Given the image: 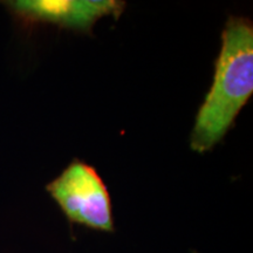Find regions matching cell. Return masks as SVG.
Instances as JSON below:
<instances>
[{"mask_svg": "<svg viewBox=\"0 0 253 253\" xmlns=\"http://www.w3.org/2000/svg\"><path fill=\"white\" fill-rule=\"evenodd\" d=\"M46 189L71 224L102 232L115 231L109 191L94 167L73 161Z\"/></svg>", "mask_w": 253, "mask_h": 253, "instance_id": "7a4b0ae2", "label": "cell"}, {"mask_svg": "<svg viewBox=\"0 0 253 253\" xmlns=\"http://www.w3.org/2000/svg\"><path fill=\"white\" fill-rule=\"evenodd\" d=\"M253 93V25L231 17L221 34L212 86L196 116L190 145L199 154L211 150L232 126Z\"/></svg>", "mask_w": 253, "mask_h": 253, "instance_id": "6da1fadb", "label": "cell"}, {"mask_svg": "<svg viewBox=\"0 0 253 253\" xmlns=\"http://www.w3.org/2000/svg\"><path fill=\"white\" fill-rule=\"evenodd\" d=\"M5 5L24 24H53L81 32L91 30L99 19L118 18L125 2L115 0H14Z\"/></svg>", "mask_w": 253, "mask_h": 253, "instance_id": "3957f363", "label": "cell"}]
</instances>
